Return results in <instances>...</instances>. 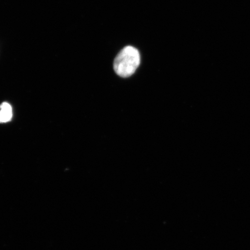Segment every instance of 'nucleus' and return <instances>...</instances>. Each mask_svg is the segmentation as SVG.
<instances>
[{"label": "nucleus", "mask_w": 250, "mask_h": 250, "mask_svg": "<svg viewBox=\"0 0 250 250\" xmlns=\"http://www.w3.org/2000/svg\"><path fill=\"white\" fill-rule=\"evenodd\" d=\"M140 63L138 50L132 46H127L121 50L114 62V69L123 78L129 77L135 73Z\"/></svg>", "instance_id": "1"}, {"label": "nucleus", "mask_w": 250, "mask_h": 250, "mask_svg": "<svg viewBox=\"0 0 250 250\" xmlns=\"http://www.w3.org/2000/svg\"><path fill=\"white\" fill-rule=\"evenodd\" d=\"M12 108L8 103H3L0 106V123H7L12 120Z\"/></svg>", "instance_id": "2"}]
</instances>
